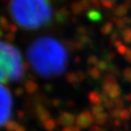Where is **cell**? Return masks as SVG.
Wrapping results in <instances>:
<instances>
[{"mask_svg":"<svg viewBox=\"0 0 131 131\" xmlns=\"http://www.w3.org/2000/svg\"><path fill=\"white\" fill-rule=\"evenodd\" d=\"M23 71L24 66L18 49L0 40V84L19 79Z\"/></svg>","mask_w":131,"mask_h":131,"instance_id":"obj_3","label":"cell"},{"mask_svg":"<svg viewBox=\"0 0 131 131\" xmlns=\"http://www.w3.org/2000/svg\"><path fill=\"white\" fill-rule=\"evenodd\" d=\"M99 1H103V2H113V1H117V0H99Z\"/></svg>","mask_w":131,"mask_h":131,"instance_id":"obj_5","label":"cell"},{"mask_svg":"<svg viewBox=\"0 0 131 131\" xmlns=\"http://www.w3.org/2000/svg\"><path fill=\"white\" fill-rule=\"evenodd\" d=\"M28 57L32 67L38 73L50 75L57 72L63 67L65 51L55 39L40 37L30 45Z\"/></svg>","mask_w":131,"mask_h":131,"instance_id":"obj_2","label":"cell"},{"mask_svg":"<svg viewBox=\"0 0 131 131\" xmlns=\"http://www.w3.org/2000/svg\"><path fill=\"white\" fill-rule=\"evenodd\" d=\"M12 110V98L10 93L0 84V127L7 122Z\"/></svg>","mask_w":131,"mask_h":131,"instance_id":"obj_4","label":"cell"},{"mask_svg":"<svg viewBox=\"0 0 131 131\" xmlns=\"http://www.w3.org/2000/svg\"><path fill=\"white\" fill-rule=\"evenodd\" d=\"M8 8L13 20L26 29L43 27L52 18L49 0H10Z\"/></svg>","mask_w":131,"mask_h":131,"instance_id":"obj_1","label":"cell"}]
</instances>
